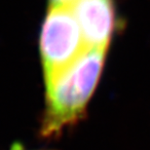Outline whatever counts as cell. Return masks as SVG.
I'll return each mask as SVG.
<instances>
[{"label":"cell","instance_id":"cell-1","mask_svg":"<svg viewBox=\"0 0 150 150\" xmlns=\"http://www.w3.org/2000/svg\"><path fill=\"white\" fill-rule=\"evenodd\" d=\"M107 49L89 47L46 86V108L41 125L43 137H57L65 127L81 119L103 73Z\"/></svg>","mask_w":150,"mask_h":150},{"label":"cell","instance_id":"cell-2","mask_svg":"<svg viewBox=\"0 0 150 150\" xmlns=\"http://www.w3.org/2000/svg\"><path fill=\"white\" fill-rule=\"evenodd\" d=\"M39 46L45 86L52 84L89 48L69 5L49 6Z\"/></svg>","mask_w":150,"mask_h":150},{"label":"cell","instance_id":"cell-3","mask_svg":"<svg viewBox=\"0 0 150 150\" xmlns=\"http://www.w3.org/2000/svg\"><path fill=\"white\" fill-rule=\"evenodd\" d=\"M69 6L87 46L108 48L118 26L113 0H74Z\"/></svg>","mask_w":150,"mask_h":150},{"label":"cell","instance_id":"cell-4","mask_svg":"<svg viewBox=\"0 0 150 150\" xmlns=\"http://www.w3.org/2000/svg\"><path fill=\"white\" fill-rule=\"evenodd\" d=\"M74 0H49V6H59V5H69Z\"/></svg>","mask_w":150,"mask_h":150},{"label":"cell","instance_id":"cell-5","mask_svg":"<svg viewBox=\"0 0 150 150\" xmlns=\"http://www.w3.org/2000/svg\"><path fill=\"white\" fill-rule=\"evenodd\" d=\"M11 150H25V148L21 144H19V143H16V144L13 145V147L11 148Z\"/></svg>","mask_w":150,"mask_h":150}]
</instances>
